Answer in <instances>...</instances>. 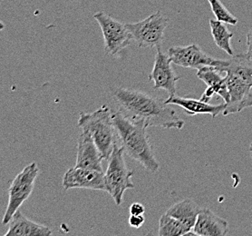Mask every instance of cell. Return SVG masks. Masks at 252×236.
<instances>
[{
	"label": "cell",
	"mask_w": 252,
	"mask_h": 236,
	"mask_svg": "<svg viewBox=\"0 0 252 236\" xmlns=\"http://www.w3.org/2000/svg\"><path fill=\"white\" fill-rule=\"evenodd\" d=\"M113 98L118 109L135 121H143L148 127L183 129L184 121L170 104L160 98L132 88H116Z\"/></svg>",
	"instance_id": "1"
},
{
	"label": "cell",
	"mask_w": 252,
	"mask_h": 236,
	"mask_svg": "<svg viewBox=\"0 0 252 236\" xmlns=\"http://www.w3.org/2000/svg\"><path fill=\"white\" fill-rule=\"evenodd\" d=\"M113 123L117 140L126 155L142 165L150 173H157L160 165L147 135L148 126L143 121H135L120 110L113 111Z\"/></svg>",
	"instance_id": "2"
},
{
	"label": "cell",
	"mask_w": 252,
	"mask_h": 236,
	"mask_svg": "<svg viewBox=\"0 0 252 236\" xmlns=\"http://www.w3.org/2000/svg\"><path fill=\"white\" fill-rule=\"evenodd\" d=\"M112 115L111 108L103 105L93 113L82 112L78 119V127L92 136L105 160L109 159L118 141Z\"/></svg>",
	"instance_id": "3"
},
{
	"label": "cell",
	"mask_w": 252,
	"mask_h": 236,
	"mask_svg": "<svg viewBox=\"0 0 252 236\" xmlns=\"http://www.w3.org/2000/svg\"><path fill=\"white\" fill-rule=\"evenodd\" d=\"M125 154L123 147L116 144L108 159V167L105 173L106 192L109 193L116 205L122 204L126 190L134 188L132 182L134 173L127 167Z\"/></svg>",
	"instance_id": "4"
},
{
	"label": "cell",
	"mask_w": 252,
	"mask_h": 236,
	"mask_svg": "<svg viewBox=\"0 0 252 236\" xmlns=\"http://www.w3.org/2000/svg\"><path fill=\"white\" fill-rule=\"evenodd\" d=\"M39 174V168L36 163H32L24 168L13 179L8 188V202L3 218V225L9 224L13 215L21 207L25 201L31 196L34 190V183Z\"/></svg>",
	"instance_id": "5"
},
{
	"label": "cell",
	"mask_w": 252,
	"mask_h": 236,
	"mask_svg": "<svg viewBox=\"0 0 252 236\" xmlns=\"http://www.w3.org/2000/svg\"><path fill=\"white\" fill-rule=\"evenodd\" d=\"M94 18L103 33L105 54L111 57H118L133 40L132 33L126 24L121 23L102 11L94 14Z\"/></svg>",
	"instance_id": "6"
},
{
	"label": "cell",
	"mask_w": 252,
	"mask_h": 236,
	"mask_svg": "<svg viewBox=\"0 0 252 236\" xmlns=\"http://www.w3.org/2000/svg\"><path fill=\"white\" fill-rule=\"evenodd\" d=\"M167 26L168 18L163 17L160 11L137 23L126 24V27L132 33L133 40L140 47L160 46Z\"/></svg>",
	"instance_id": "7"
},
{
	"label": "cell",
	"mask_w": 252,
	"mask_h": 236,
	"mask_svg": "<svg viewBox=\"0 0 252 236\" xmlns=\"http://www.w3.org/2000/svg\"><path fill=\"white\" fill-rule=\"evenodd\" d=\"M168 55L172 63L185 68L201 69L204 67H214L223 73L225 67L229 63V59L221 60L210 57L203 52L198 45L185 46H172L168 49Z\"/></svg>",
	"instance_id": "8"
},
{
	"label": "cell",
	"mask_w": 252,
	"mask_h": 236,
	"mask_svg": "<svg viewBox=\"0 0 252 236\" xmlns=\"http://www.w3.org/2000/svg\"><path fill=\"white\" fill-rule=\"evenodd\" d=\"M172 63L168 53L162 52L160 46H158L149 79L154 82V89H162L168 93L169 97L176 95L177 82L181 79L172 69Z\"/></svg>",
	"instance_id": "9"
},
{
	"label": "cell",
	"mask_w": 252,
	"mask_h": 236,
	"mask_svg": "<svg viewBox=\"0 0 252 236\" xmlns=\"http://www.w3.org/2000/svg\"><path fill=\"white\" fill-rule=\"evenodd\" d=\"M63 186L65 190L83 188L89 190L106 191L105 173L96 170L73 167L63 174Z\"/></svg>",
	"instance_id": "10"
},
{
	"label": "cell",
	"mask_w": 252,
	"mask_h": 236,
	"mask_svg": "<svg viewBox=\"0 0 252 236\" xmlns=\"http://www.w3.org/2000/svg\"><path fill=\"white\" fill-rule=\"evenodd\" d=\"M102 153L89 134L82 133L78 137L75 167L103 172Z\"/></svg>",
	"instance_id": "11"
},
{
	"label": "cell",
	"mask_w": 252,
	"mask_h": 236,
	"mask_svg": "<svg viewBox=\"0 0 252 236\" xmlns=\"http://www.w3.org/2000/svg\"><path fill=\"white\" fill-rule=\"evenodd\" d=\"M165 103L170 105H178L182 107L188 115H210L212 118L217 117L220 114H223L226 109V103L220 104H211L206 103L201 99H192V98H181L176 95L169 97L165 100Z\"/></svg>",
	"instance_id": "12"
},
{
	"label": "cell",
	"mask_w": 252,
	"mask_h": 236,
	"mask_svg": "<svg viewBox=\"0 0 252 236\" xmlns=\"http://www.w3.org/2000/svg\"><path fill=\"white\" fill-rule=\"evenodd\" d=\"M193 232L199 236H224L229 233V224L208 208H201Z\"/></svg>",
	"instance_id": "13"
},
{
	"label": "cell",
	"mask_w": 252,
	"mask_h": 236,
	"mask_svg": "<svg viewBox=\"0 0 252 236\" xmlns=\"http://www.w3.org/2000/svg\"><path fill=\"white\" fill-rule=\"evenodd\" d=\"M8 231L4 236H49L53 232L46 225L34 223L17 210L9 222Z\"/></svg>",
	"instance_id": "14"
},
{
	"label": "cell",
	"mask_w": 252,
	"mask_h": 236,
	"mask_svg": "<svg viewBox=\"0 0 252 236\" xmlns=\"http://www.w3.org/2000/svg\"><path fill=\"white\" fill-rule=\"evenodd\" d=\"M225 78L229 93V102L226 104L223 115L239 113L241 103L251 94L252 87L242 80L240 76L231 72H226Z\"/></svg>",
	"instance_id": "15"
},
{
	"label": "cell",
	"mask_w": 252,
	"mask_h": 236,
	"mask_svg": "<svg viewBox=\"0 0 252 236\" xmlns=\"http://www.w3.org/2000/svg\"><path fill=\"white\" fill-rule=\"evenodd\" d=\"M222 72L214 67H204L198 70L197 76L204 82L212 92L219 95L227 104L229 102V93L226 83V78L222 75Z\"/></svg>",
	"instance_id": "16"
},
{
	"label": "cell",
	"mask_w": 252,
	"mask_h": 236,
	"mask_svg": "<svg viewBox=\"0 0 252 236\" xmlns=\"http://www.w3.org/2000/svg\"><path fill=\"white\" fill-rule=\"evenodd\" d=\"M201 210V208L192 199H184L174 203L165 213L177 219L189 229L192 230Z\"/></svg>",
	"instance_id": "17"
},
{
	"label": "cell",
	"mask_w": 252,
	"mask_h": 236,
	"mask_svg": "<svg viewBox=\"0 0 252 236\" xmlns=\"http://www.w3.org/2000/svg\"><path fill=\"white\" fill-rule=\"evenodd\" d=\"M231 72L240 76L242 80L252 87V59L247 54L232 56L225 67L223 73Z\"/></svg>",
	"instance_id": "18"
},
{
	"label": "cell",
	"mask_w": 252,
	"mask_h": 236,
	"mask_svg": "<svg viewBox=\"0 0 252 236\" xmlns=\"http://www.w3.org/2000/svg\"><path fill=\"white\" fill-rule=\"evenodd\" d=\"M210 28L213 40L216 46L229 56H233V50L230 45V40L233 37V33L229 31L226 23L219 20H210Z\"/></svg>",
	"instance_id": "19"
},
{
	"label": "cell",
	"mask_w": 252,
	"mask_h": 236,
	"mask_svg": "<svg viewBox=\"0 0 252 236\" xmlns=\"http://www.w3.org/2000/svg\"><path fill=\"white\" fill-rule=\"evenodd\" d=\"M190 229L181 223L177 219L164 213L159 220V232L160 236H186Z\"/></svg>",
	"instance_id": "20"
},
{
	"label": "cell",
	"mask_w": 252,
	"mask_h": 236,
	"mask_svg": "<svg viewBox=\"0 0 252 236\" xmlns=\"http://www.w3.org/2000/svg\"><path fill=\"white\" fill-rule=\"evenodd\" d=\"M212 7V12L214 16L217 18L219 21H221L224 23L229 24L231 26H236L239 20L233 16L230 12L227 9L226 6H224L220 0H208Z\"/></svg>",
	"instance_id": "21"
},
{
	"label": "cell",
	"mask_w": 252,
	"mask_h": 236,
	"mask_svg": "<svg viewBox=\"0 0 252 236\" xmlns=\"http://www.w3.org/2000/svg\"><path fill=\"white\" fill-rule=\"evenodd\" d=\"M129 225L133 228H140L143 226L144 222H145V218L143 216V214H140V215H134V214H130L129 217Z\"/></svg>",
	"instance_id": "22"
},
{
	"label": "cell",
	"mask_w": 252,
	"mask_h": 236,
	"mask_svg": "<svg viewBox=\"0 0 252 236\" xmlns=\"http://www.w3.org/2000/svg\"><path fill=\"white\" fill-rule=\"evenodd\" d=\"M129 212H130V214L140 215V214H143L144 213L145 208L140 202H133L132 204H131V206H130Z\"/></svg>",
	"instance_id": "23"
},
{
	"label": "cell",
	"mask_w": 252,
	"mask_h": 236,
	"mask_svg": "<svg viewBox=\"0 0 252 236\" xmlns=\"http://www.w3.org/2000/svg\"><path fill=\"white\" fill-rule=\"evenodd\" d=\"M247 55H252V29L247 33Z\"/></svg>",
	"instance_id": "24"
},
{
	"label": "cell",
	"mask_w": 252,
	"mask_h": 236,
	"mask_svg": "<svg viewBox=\"0 0 252 236\" xmlns=\"http://www.w3.org/2000/svg\"><path fill=\"white\" fill-rule=\"evenodd\" d=\"M252 94H250V95L245 98V100L241 103V106H240V112L243 109H245V108H248V107H252Z\"/></svg>",
	"instance_id": "25"
},
{
	"label": "cell",
	"mask_w": 252,
	"mask_h": 236,
	"mask_svg": "<svg viewBox=\"0 0 252 236\" xmlns=\"http://www.w3.org/2000/svg\"><path fill=\"white\" fill-rule=\"evenodd\" d=\"M250 154H251V156L252 157V143L250 145Z\"/></svg>",
	"instance_id": "26"
},
{
	"label": "cell",
	"mask_w": 252,
	"mask_h": 236,
	"mask_svg": "<svg viewBox=\"0 0 252 236\" xmlns=\"http://www.w3.org/2000/svg\"><path fill=\"white\" fill-rule=\"evenodd\" d=\"M250 57H251V58H252V56H250Z\"/></svg>",
	"instance_id": "27"
}]
</instances>
